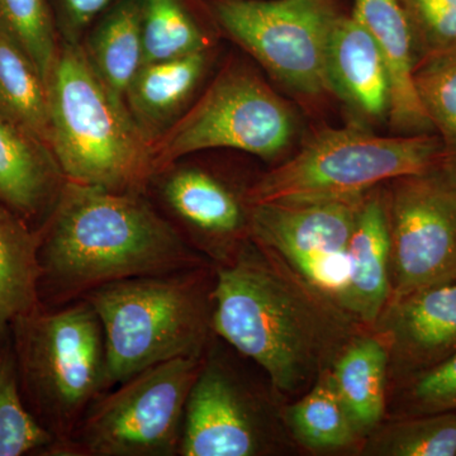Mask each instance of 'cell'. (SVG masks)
I'll list each match as a JSON object with an SVG mask.
<instances>
[{"label":"cell","mask_w":456,"mask_h":456,"mask_svg":"<svg viewBox=\"0 0 456 456\" xmlns=\"http://www.w3.org/2000/svg\"><path fill=\"white\" fill-rule=\"evenodd\" d=\"M215 270L213 331L263 371L281 403L311 389L367 329L254 240Z\"/></svg>","instance_id":"6da1fadb"},{"label":"cell","mask_w":456,"mask_h":456,"mask_svg":"<svg viewBox=\"0 0 456 456\" xmlns=\"http://www.w3.org/2000/svg\"><path fill=\"white\" fill-rule=\"evenodd\" d=\"M206 264L145 193L66 182L38 230V303L60 307L116 281Z\"/></svg>","instance_id":"7a4b0ae2"},{"label":"cell","mask_w":456,"mask_h":456,"mask_svg":"<svg viewBox=\"0 0 456 456\" xmlns=\"http://www.w3.org/2000/svg\"><path fill=\"white\" fill-rule=\"evenodd\" d=\"M47 92L51 150L66 182L145 193L155 174L152 143L77 42L60 49Z\"/></svg>","instance_id":"3957f363"},{"label":"cell","mask_w":456,"mask_h":456,"mask_svg":"<svg viewBox=\"0 0 456 456\" xmlns=\"http://www.w3.org/2000/svg\"><path fill=\"white\" fill-rule=\"evenodd\" d=\"M212 264L126 279L83 298L97 312L106 338L108 387L147 368L200 358L212 341Z\"/></svg>","instance_id":"277c9868"},{"label":"cell","mask_w":456,"mask_h":456,"mask_svg":"<svg viewBox=\"0 0 456 456\" xmlns=\"http://www.w3.org/2000/svg\"><path fill=\"white\" fill-rule=\"evenodd\" d=\"M11 340L27 407L55 443L64 441L108 387L107 350L86 299L44 307L13 323Z\"/></svg>","instance_id":"5b68a950"},{"label":"cell","mask_w":456,"mask_h":456,"mask_svg":"<svg viewBox=\"0 0 456 456\" xmlns=\"http://www.w3.org/2000/svg\"><path fill=\"white\" fill-rule=\"evenodd\" d=\"M449 158L435 132L379 136L362 127L326 128L293 158L246 189L248 206L355 200L393 179Z\"/></svg>","instance_id":"8992f818"},{"label":"cell","mask_w":456,"mask_h":456,"mask_svg":"<svg viewBox=\"0 0 456 456\" xmlns=\"http://www.w3.org/2000/svg\"><path fill=\"white\" fill-rule=\"evenodd\" d=\"M248 364L213 336L189 392L179 456H268L292 448L283 403Z\"/></svg>","instance_id":"52a82bcc"},{"label":"cell","mask_w":456,"mask_h":456,"mask_svg":"<svg viewBox=\"0 0 456 456\" xmlns=\"http://www.w3.org/2000/svg\"><path fill=\"white\" fill-rule=\"evenodd\" d=\"M202 360H170L117 384L45 456H179L185 406Z\"/></svg>","instance_id":"ba28073f"},{"label":"cell","mask_w":456,"mask_h":456,"mask_svg":"<svg viewBox=\"0 0 456 456\" xmlns=\"http://www.w3.org/2000/svg\"><path fill=\"white\" fill-rule=\"evenodd\" d=\"M296 127L292 108L283 98L248 69L231 66L155 141L154 175L206 150L232 149L273 158L287 149Z\"/></svg>","instance_id":"9c48e42d"},{"label":"cell","mask_w":456,"mask_h":456,"mask_svg":"<svg viewBox=\"0 0 456 456\" xmlns=\"http://www.w3.org/2000/svg\"><path fill=\"white\" fill-rule=\"evenodd\" d=\"M213 13L288 89L307 97L331 92L327 44L338 14L332 0H213Z\"/></svg>","instance_id":"30bf717a"},{"label":"cell","mask_w":456,"mask_h":456,"mask_svg":"<svg viewBox=\"0 0 456 456\" xmlns=\"http://www.w3.org/2000/svg\"><path fill=\"white\" fill-rule=\"evenodd\" d=\"M391 297L456 279V160L384 184Z\"/></svg>","instance_id":"8fae6325"},{"label":"cell","mask_w":456,"mask_h":456,"mask_svg":"<svg viewBox=\"0 0 456 456\" xmlns=\"http://www.w3.org/2000/svg\"><path fill=\"white\" fill-rule=\"evenodd\" d=\"M362 198L305 204H253L250 239L277 254L345 311L349 241Z\"/></svg>","instance_id":"7c38bea8"},{"label":"cell","mask_w":456,"mask_h":456,"mask_svg":"<svg viewBox=\"0 0 456 456\" xmlns=\"http://www.w3.org/2000/svg\"><path fill=\"white\" fill-rule=\"evenodd\" d=\"M246 189L239 191L203 167L174 164L150 180L146 191L155 200L146 197L194 251L220 266L250 240Z\"/></svg>","instance_id":"4fadbf2b"},{"label":"cell","mask_w":456,"mask_h":456,"mask_svg":"<svg viewBox=\"0 0 456 456\" xmlns=\"http://www.w3.org/2000/svg\"><path fill=\"white\" fill-rule=\"evenodd\" d=\"M388 353L389 389L456 353V279L391 297L370 327Z\"/></svg>","instance_id":"5bb4252c"},{"label":"cell","mask_w":456,"mask_h":456,"mask_svg":"<svg viewBox=\"0 0 456 456\" xmlns=\"http://www.w3.org/2000/svg\"><path fill=\"white\" fill-rule=\"evenodd\" d=\"M65 183L53 150L0 117V206L38 231Z\"/></svg>","instance_id":"9a60e30c"},{"label":"cell","mask_w":456,"mask_h":456,"mask_svg":"<svg viewBox=\"0 0 456 456\" xmlns=\"http://www.w3.org/2000/svg\"><path fill=\"white\" fill-rule=\"evenodd\" d=\"M327 74L331 92L370 122L389 118L388 71L368 29L354 16L338 14L327 44Z\"/></svg>","instance_id":"2e32d148"},{"label":"cell","mask_w":456,"mask_h":456,"mask_svg":"<svg viewBox=\"0 0 456 456\" xmlns=\"http://www.w3.org/2000/svg\"><path fill=\"white\" fill-rule=\"evenodd\" d=\"M391 236L384 185L360 200L349 241V285L345 311L370 329L391 298Z\"/></svg>","instance_id":"e0dca14e"},{"label":"cell","mask_w":456,"mask_h":456,"mask_svg":"<svg viewBox=\"0 0 456 456\" xmlns=\"http://www.w3.org/2000/svg\"><path fill=\"white\" fill-rule=\"evenodd\" d=\"M353 14L370 33L388 71L392 127L401 134L434 132L417 97L415 44L401 2L354 0Z\"/></svg>","instance_id":"ac0fdd59"},{"label":"cell","mask_w":456,"mask_h":456,"mask_svg":"<svg viewBox=\"0 0 456 456\" xmlns=\"http://www.w3.org/2000/svg\"><path fill=\"white\" fill-rule=\"evenodd\" d=\"M208 66L207 51L141 66L128 86L125 103L150 142L169 130L193 97Z\"/></svg>","instance_id":"d6986e66"},{"label":"cell","mask_w":456,"mask_h":456,"mask_svg":"<svg viewBox=\"0 0 456 456\" xmlns=\"http://www.w3.org/2000/svg\"><path fill=\"white\" fill-rule=\"evenodd\" d=\"M329 373L364 441L388 413V353L383 341L370 329L360 330L346 342Z\"/></svg>","instance_id":"ffe728a7"},{"label":"cell","mask_w":456,"mask_h":456,"mask_svg":"<svg viewBox=\"0 0 456 456\" xmlns=\"http://www.w3.org/2000/svg\"><path fill=\"white\" fill-rule=\"evenodd\" d=\"M281 417L296 445L314 454H359L362 439L342 404L329 370L301 397L281 406Z\"/></svg>","instance_id":"44dd1931"},{"label":"cell","mask_w":456,"mask_h":456,"mask_svg":"<svg viewBox=\"0 0 456 456\" xmlns=\"http://www.w3.org/2000/svg\"><path fill=\"white\" fill-rule=\"evenodd\" d=\"M37 246L38 231L0 206V345L18 318L40 305Z\"/></svg>","instance_id":"7402d4cb"},{"label":"cell","mask_w":456,"mask_h":456,"mask_svg":"<svg viewBox=\"0 0 456 456\" xmlns=\"http://www.w3.org/2000/svg\"><path fill=\"white\" fill-rule=\"evenodd\" d=\"M84 50L99 77L125 101L128 86L142 66L140 0L117 3L95 27Z\"/></svg>","instance_id":"603a6c76"},{"label":"cell","mask_w":456,"mask_h":456,"mask_svg":"<svg viewBox=\"0 0 456 456\" xmlns=\"http://www.w3.org/2000/svg\"><path fill=\"white\" fill-rule=\"evenodd\" d=\"M0 117L51 149L47 84L16 45L0 35Z\"/></svg>","instance_id":"cb8c5ba5"},{"label":"cell","mask_w":456,"mask_h":456,"mask_svg":"<svg viewBox=\"0 0 456 456\" xmlns=\"http://www.w3.org/2000/svg\"><path fill=\"white\" fill-rule=\"evenodd\" d=\"M359 455L456 456V411L387 417L362 441Z\"/></svg>","instance_id":"d4e9b609"},{"label":"cell","mask_w":456,"mask_h":456,"mask_svg":"<svg viewBox=\"0 0 456 456\" xmlns=\"http://www.w3.org/2000/svg\"><path fill=\"white\" fill-rule=\"evenodd\" d=\"M53 443L23 399L9 336L0 345V456H45Z\"/></svg>","instance_id":"484cf974"},{"label":"cell","mask_w":456,"mask_h":456,"mask_svg":"<svg viewBox=\"0 0 456 456\" xmlns=\"http://www.w3.org/2000/svg\"><path fill=\"white\" fill-rule=\"evenodd\" d=\"M142 65L207 51L208 41L180 0H140Z\"/></svg>","instance_id":"4316f807"},{"label":"cell","mask_w":456,"mask_h":456,"mask_svg":"<svg viewBox=\"0 0 456 456\" xmlns=\"http://www.w3.org/2000/svg\"><path fill=\"white\" fill-rule=\"evenodd\" d=\"M0 35L16 45L49 83L60 47L47 0H0Z\"/></svg>","instance_id":"83f0119b"},{"label":"cell","mask_w":456,"mask_h":456,"mask_svg":"<svg viewBox=\"0 0 456 456\" xmlns=\"http://www.w3.org/2000/svg\"><path fill=\"white\" fill-rule=\"evenodd\" d=\"M415 88L435 134L456 160V55L417 65Z\"/></svg>","instance_id":"f1b7e54d"},{"label":"cell","mask_w":456,"mask_h":456,"mask_svg":"<svg viewBox=\"0 0 456 456\" xmlns=\"http://www.w3.org/2000/svg\"><path fill=\"white\" fill-rule=\"evenodd\" d=\"M456 411V353L389 389L387 417Z\"/></svg>","instance_id":"f546056e"},{"label":"cell","mask_w":456,"mask_h":456,"mask_svg":"<svg viewBox=\"0 0 456 456\" xmlns=\"http://www.w3.org/2000/svg\"><path fill=\"white\" fill-rule=\"evenodd\" d=\"M399 2L412 31L417 65L456 55V0Z\"/></svg>","instance_id":"4dcf8cb0"},{"label":"cell","mask_w":456,"mask_h":456,"mask_svg":"<svg viewBox=\"0 0 456 456\" xmlns=\"http://www.w3.org/2000/svg\"><path fill=\"white\" fill-rule=\"evenodd\" d=\"M114 0H62L66 28L70 42H77V35L94 20Z\"/></svg>","instance_id":"1f68e13d"}]
</instances>
